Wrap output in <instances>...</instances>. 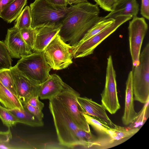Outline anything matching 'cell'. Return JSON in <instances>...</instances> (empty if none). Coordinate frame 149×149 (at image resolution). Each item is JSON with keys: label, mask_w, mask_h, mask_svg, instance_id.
<instances>
[{"label": "cell", "mask_w": 149, "mask_h": 149, "mask_svg": "<svg viewBox=\"0 0 149 149\" xmlns=\"http://www.w3.org/2000/svg\"><path fill=\"white\" fill-rule=\"evenodd\" d=\"M100 13L96 4L87 2L71 5L66 9L58 34L64 42L75 46L90 28L104 19Z\"/></svg>", "instance_id": "obj_1"}, {"label": "cell", "mask_w": 149, "mask_h": 149, "mask_svg": "<svg viewBox=\"0 0 149 149\" xmlns=\"http://www.w3.org/2000/svg\"><path fill=\"white\" fill-rule=\"evenodd\" d=\"M49 100V108L60 144L70 148L81 146V142L86 131L79 128L74 123L55 97Z\"/></svg>", "instance_id": "obj_2"}, {"label": "cell", "mask_w": 149, "mask_h": 149, "mask_svg": "<svg viewBox=\"0 0 149 149\" xmlns=\"http://www.w3.org/2000/svg\"><path fill=\"white\" fill-rule=\"evenodd\" d=\"M31 17V27L61 24L66 10L57 7L48 0H35L30 5Z\"/></svg>", "instance_id": "obj_3"}, {"label": "cell", "mask_w": 149, "mask_h": 149, "mask_svg": "<svg viewBox=\"0 0 149 149\" xmlns=\"http://www.w3.org/2000/svg\"><path fill=\"white\" fill-rule=\"evenodd\" d=\"M134 100L143 104L149 100V43L140 54L139 63L132 69Z\"/></svg>", "instance_id": "obj_4"}, {"label": "cell", "mask_w": 149, "mask_h": 149, "mask_svg": "<svg viewBox=\"0 0 149 149\" xmlns=\"http://www.w3.org/2000/svg\"><path fill=\"white\" fill-rule=\"evenodd\" d=\"M29 79L40 84L50 76L51 68L46 60L43 51L35 52L25 56L15 65Z\"/></svg>", "instance_id": "obj_5"}, {"label": "cell", "mask_w": 149, "mask_h": 149, "mask_svg": "<svg viewBox=\"0 0 149 149\" xmlns=\"http://www.w3.org/2000/svg\"><path fill=\"white\" fill-rule=\"evenodd\" d=\"M73 46L64 42L57 34L43 51L47 61L51 69L66 68L72 63Z\"/></svg>", "instance_id": "obj_6"}, {"label": "cell", "mask_w": 149, "mask_h": 149, "mask_svg": "<svg viewBox=\"0 0 149 149\" xmlns=\"http://www.w3.org/2000/svg\"><path fill=\"white\" fill-rule=\"evenodd\" d=\"M80 94L65 83L62 91L55 96L67 111L73 122L80 128L91 132L89 125L83 115L85 111L79 103Z\"/></svg>", "instance_id": "obj_7"}, {"label": "cell", "mask_w": 149, "mask_h": 149, "mask_svg": "<svg viewBox=\"0 0 149 149\" xmlns=\"http://www.w3.org/2000/svg\"><path fill=\"white\" fill-rule=\"evenodd\" d=\"M130 16H123L115 18L110 26L88 40L73 46L72 49L74 58L83 57L92 54L96 47L120 26L131 19Z\"/></svg>", "instance_id": "obj_8"}, {"label": "cell", "mask_w": 149, "mask_h": 149, "mask_svg": "<svg viewBox=\"0 0 149 149\" xmlns=\"http://www.w3.org/2000/svg\"><path fill=\"white\" fill-rule=\"evenodd\" d=\"M116 74L112 56L108 58L105 84L101 94L102 104L110 114H115L120 108L117 95Z\"/></svg>", "instance_id": "obj_9"}, {"label": "cell", "mask_w": 149, "mask_h": 149, "mask_svg": "<svg viewBox=\"0 0 149 149\" xmlns=\"http://www.w3.org/2000/svg\"><path fill=\"white\" fill-rule=\"evenodd\" d=\"M140 128L126 127L115 125L110 127L107 134L96 137L90 144L89 148L107 149L113 147L126 141L139 130Z\"/></svg>", "instance_id": "obj_10"}, {"label": "cell", "mask_w": 149, "mask_h": 149, "mask_svg": "<svg viewBox=\"0 0 149 149\" xmlns=\"http://www.w3.org/2000/svg\"><path fill=\"white\" fill-rule=\"evenodd\" d=\"M148 29V24L143 17L135 16L129 22L128 30L132 69L139 64L141 47Z\"/></svg>", "instance_id": "obj_11"}, {"label": "cell", "mask_w": 149, "mask_h": 149, "mask_svg": "<svg viewBox=\"0 0 149 149\" xmlns=\"http://www.w3.org/2000/svg\"><path fill=\"white\" fill-rule=\"evenodd\" d=\"M13 77L18 97L22 103L33 96L38 95L40 85L27 77L14 66L10 68Z\"/></svg>", "instance_id": "obj_12"}, {"label": "cell", "mask_w": 149, "mask_h": 149, "mask_svg": "<svg viewBox=\"0 0 149 149\" xmlns=\"http://www.w3.org/2000/svg\"><path fill=\"white\" fill-rule=\"evenodd\" d=\"M4 42L12 58L20 59L32 53L23 39L20 30L14 26L8 29Z\"/></svg>", "instance_id": "obj_13"}, {"label": "cell", "mask_w": 149, "mask_h": 149, "mask_svg": "<svg viewBox=\"0 0 149 149\" xmlns=\"http://www.w3.org/2000/svg\"><path fill=\"white\" fill-rule=\"evenodd\" d=\"M65 84L59 76L56 74H51L47 80L40 85L38 95L41 100H49L62 91Z\"/></svg>", "instance_id": "obj_14"}, {"label": "cell", "mask_w": 149, "mask_h": 149, "mask_svg": "<svg viewBox=\"0 0 149 149\" xmlns=\"http://www.w3.org/2000/svg\"><path fill=\"white\" fill-rule=\"evenodd\" d=\"M77 100L85 111V113L91 116L96 117L107 123L111 128H114L116 124L110 119L102 104H100L91 99L86 97H77Z\"/></svg>", "instance_id": "obj_15"}, {"label": "cell", "mask_w": 149, "mask_h": 149, "mask_svg": "<svg viewBox=\"0 0 149 149\" xmlns=\"http://www.w3.org/2000/svg\"><path fill=\"white\" fill-rule=\"evenodd\" d=\"M61 24L36 28L35 39L32 50L35 52L43 51L53 37L58 34Z\"/></svg>", "instance_id": "obj_16"}, {"label": "cell", "mask_w": 149, "mask_h": 149, "mask_svg": "<svg viewBox=\"0 0 149 149\" xmlns=\"http://www.w3.org/2000/svg\"><path fill=\"white\" fill-rule=\"evenodd\" d=\"M132 71L129 72L126 82L124 113L122 118L123 123L125 125L131 124L137 114L134 109V97L132 87Z\"/></svg>", "instance_id": "obj_17"}, {"label": "cell", "mask_w": 149, "mask_h": 149, "mask_svg": "<svg viewBox=\"0 0 149 149\" xmlns=\"http://www.w3.org/2000/svg\"><path fill=\"white\" fill-rule=\"evenodd\" d=\"M139 4L136 0H120L117 2L113 10L104 18H115L123 16H136L139 10Z\"/></svg>", "instance_id": "obj_18"}, {"label": "cell", "mask_w": 149, "mask_h": 149, "mask_svg": "<svg viewBox=\"0 0 149 149\" xmlns=\"http://www.w3.org/2000/svg\"><path fill=\"white\" fill-rule=\"evenodd\" d=\"M27 0H14L1 13L0 17L8 23L15 20L26 5Z\"/></svg>", "instance_id": "obj_19"}, {"label": "cell", "mask_w": 149, "mask_h": 149, "mask_svg": "<svg viewBox=\"0 0 149 149\" xmlns=\"http://www.w3.org/2000/svg\"><path fill=\"white\" fill-rule=\"evenodd\" d=\"M0 102L6 108L24 109L23 104L16 95L0 82Z\"/></svg>", "instance_id": "obj_20"}, {"label": "cell", "mask_w": 149, "mask_h": 149, "mask_svg": "<svg viewBox=\"0 0 149 149\" xmlns=\"http://www.w3.org/2000/svg\"><path fill=\"white\" fill-rule=\"evenodd\" d=\"M8 109L19 120L20 123L33 127H42L44 125L42 120L38 119L24 108Z\"/></svg>", "instance_id": "obj_21"}, {"label": "cell", "mask_w": 149, "mask_h": 149, "mask_svg": "<svg viewBox=\"0 0 149 149\" xmlns=\"http://www.w3.org/2000/svg\"><path fill=\"white\" fill-rule=\"evenodd\" d=\"M115 19L113 18L104 19L95 24L86 33L83 38L77 44H79L88 40L108 27L113 23Z\"/></svg>", "instance_id": "obj_22"}, {"label": "cell", "mask_w": 149, "mask_h": 149, "mask_svg": "<svg viewBox=\"0 0 149 149\" xmlns=\"http://www.w3.org/2000/svg\"><path fill=\"white\" fill-rule=\"evenodd\" d=\"M83 115L89 125H91L99 136L105 135L111 127L105 122L95 117L84 113Z\"/></svg>", "instance_id": "obj_23"}, {"label": "cell", "mask_w": 149, "mask_h": 149, "mask_svg": "<svg viewBox=\"0 0 149 149\" xmlns=\"http://www.w3.org/2000/svg\"><path fill=\"white\" fill-rule=\"evenodd\" d=\"M0 82L4 86L18 97L15 84L10 68L0 70Z\"/></svg>", "instance_id": "obj_24"}, {"label": "cell", "mask_w": 149, "mask_h": 149, "mask_svg": "<svg viewBox=\"0 0 149 149\" xmlns=\"http://www.w3.org/2000/svg\"><path fill=\"white\" fill-rule=\"evenodd\" d=\"M31 17L29 6H26L15 22L14 26L19 30L31 27Z\"/></svg>", "instance_id": "obj_25"}, {"label": "cell", "mask_w": 149, "mask_h": 149, "mask_svg": "<svg viewBox=\"0 0 149 149\" xmlns=\"http://www.w3.org/2000/svg\"><path fill=\"white\" fill-rule=\"evenodd\" d=\"M0 119L3 124L8 128L12 127L17 123L19 120L7 108L0 105Z\"/></svg>", "instance_id": "obj_26"}, {"label": "cell", "mask_w": 149, "mask_h": 149, "mask_svg": "<svg viewBox=\"0 0 149 149\" xmlns=\"http://www.w3.org/2000/svg\"><path fill=\"white\" fill-rule=\"evenodd\" d=\"M143 107L139 112L132 122L128 127L130 128H139L145 123L148 117L149 101L144 104Z\"/></svg>", "instance_id": "obj_27"}, {"label": "cell", "mask_w": 149, "mask_h": 149, "mask_svg": "<svg viewBox=\"0 0 149 149\" xmlns=\"http://www.w3.org/2000/svg\"><path fill=\"white\" fill-rule=\"evenodd\" d=\"M12 61L4 42L0 40V70L11 68Z\"/></svg>", "instance_id": "obj_28"}, {"label": "cell", "mask_w": 149, "mask_h": 149, "mask_svg": "<svg viewBox=\"0 0 149 149\" xmlns=\"http://www.w3.org/2000/svg\"><path fill=\"white\" fill-rule=\"evenodd\" d=\"M25 42L32 50L35 41L36 29L31 27L24 28L20 30Z\"/></svg>", "instance_id": "obj_29"}, {"label": "cell", "mask_w": 149, "mask_h": 149, "mask_svg": "<svg viewBox=\"0 0 149 149\" xmlns=\"http://www.w3.org/2000/svg\"><path fill=\"white\" fill-rule=\"evenodd\" d=\"M12 139V134L10 128H8L6 131H0V149L12 148L9 144Z\"/></svg>", "instance_id": "obj_30"}, {"label": "cell", "mask_w": 149, "mask_h": 149, "mask_svg": "<svg viewBox=\"0 0 149 149\" xmlns=\"http://www.w3.org/2000/svg\"><path fill=\"white\" fill-rule=\"evenodd\" d=\"M96 4L105 11H112L116 3V0H94Z\"/></svg>", "instance_id": "obj_31"}, {"label": "cell", "mask_w": 149, "mask_h": 149, "mask_svg": "<svg viewBox=\"0 0 149 149\" xmlns=\"http://www.w3.org/2000/svg\"><path fill=\"white\" fill-rule=\"evenodd\" d=\"M24 108L30 113L40 120H42L44 114L42 111L39 110L31 105L27 102L22 104Z\"/></svg>", "instance_id": "obj_32"}, {"label": "cell", "mask_w": 149, "mask_h": 149, "mask_svg": "<svg viewBox=\"0 0 149 149\" xmlns=\"http://www.w3.org/2000/svg\"><path fill=\"white\" fill-rule=\"evenodd\" d=\"M26 102L33 107L41 111L44 106V104L39 100L38 95L33 96Z\"/></svg>", "instance_id": "obj_33"}, {"label": "cell", "mask_w": 149, "mask_h": 149, "mask_svg": "<svg viewBox=\"0 0 149 149\" xmlns=\"http://www.w3.org/2000/svg\"><path fill=\"white\" fill-rule=\"evenodd\" d=\"M141 13L146 19H149V0H141Z\"/></svg>", "instance_id": "obj_34"}, {"label": "cell", "mask_w": 149, "mask_h": 149, "mask_svg": "<svg viewBox=\"0 0 149 149\" xmlns=\"http://www.w3.org/2000/svg\"><path fill=\"white\" fill-rule=\"evenodd\" d=\"M56 6L66 10L68 5L67 0H48Z\"/></svg>", "instance_id": "obj_35"}, {"label": "cell", "mask_w": 149, "mask_h": 149, "mask_svg": "<svg viewBox=\"0 0 149 149\" xmlns=\"http://www.w3.org/2000/svg\"><path fill=\"white\" fill-rule=\"evenodd\" d=\"M14 0H0V15L2 11Z\"/></svg>", "instance_id": "obj_36"}, {"label": "cell", "mask_w": 149, "mask_h": 149, "mask_svg": "<svg viewBox=\"0 0 149 149\" xmlns=\"http://www.w3.org/2000/svg\"><path fill=\"white\" fill-rule=\"evenodd\" d=\"M68 4L70 5L88 2V0H67Z\"/></svg>", "instance_id": "obj_37"}, {"label": "cell", "mask_w": 149, "mask_h": 149, "mask_svg": "<svg viewBox=\"0 0 149 149\" xmlns=\"http://www.w3.org/2000/svg\"><path fill=\"white\" fill-rule=\"evenodd\" d=\"M116 0V1L117 2V1H119L120 0Z\"/></svg>", "instance_id": "obj_38"}]
</instances>
